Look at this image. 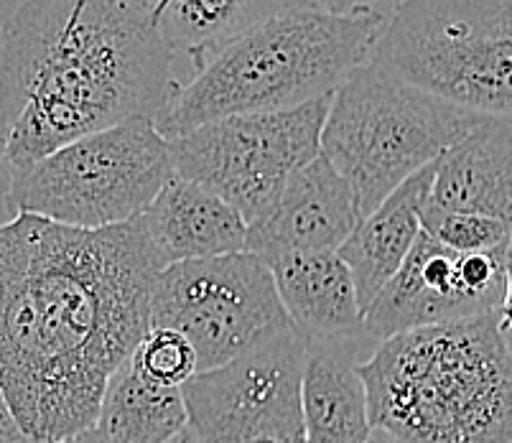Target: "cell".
<instances>
[{
  "mask_svg": "<svg viewBox=\"0 0 512 443\" xmlns=\"http://www.w3.org/2000/svg\"><path fill=\"white\" fill-rule=\"evenodd\" d=\"M370 59L469 113L510 118L512 0H398Z\"/></svg>",
  "mask_w": 512,
  "mask_h": 443,
  "instance_id": "8992f818",
  "label": "cell"
},
{
  "mask_svg": "<svg viewBox=\"0 0 512 443\" xmlns=\"http://www.w3.org/2000/svg\"><path fill=\"white\" fill-rule=\"evenodd\" d=\"M18 3H21V0H18Z\"/></svg>",
  "mask_w": 512,
  "mask_h": 443,
  "instance_id": "f1b7e54d",
  "label": "cell"
},
{
  "mask_svg": "<svg viewBox=\"0 0 512 443\" xmlns=\"http://www.w3.org/2000/svg\"><path fill=\"white\" fill-rule=\"evenodd\" d=\"M357 217L347 181L316 156L286 181L271 207L248 225L245 253L263 263L286 255L337 253L352 235Z\"/></svg>",
  "mask_w": 512,
  "mask_h": 443,
  "instance_id": "7c38bea8",
  "label": "cell"
},
{
  "mask_svg": "<svg viewBox=\"0 0 512 443\" xmlns=\"http://www.w3.org/2000/svg\"><path fill=\"white\" fill-rule=\"evenodd\" d=\"M436 161L406 179L388 199L377 204L357 222L337 255L355 281L357 301L365 311L385 283L398 273L413 242L421 235V209L426 207L434 184Z\"/></svg>",
  "mask_w": 512,
  "mask_h": 443,
  "instance_id": "2e32d148",
  "label": "cell"
},
{
  "mask_svg": "<svg viewBox=\"0 0 512 443\" xmlns=\"http://www.w3.org/2000/svg\"><path fill=\"white\" fill-rule=\"evenodd\" d=\"M428 202L446 212L479 214L510 225L512 123L484 118L436 158Z\"/></svg>",
  "mask_w": 512,
  "mask_h": 443,
  "instance_id": "9a60e30c",
  "label": "cell"
},
{
  "mask_svg": "<svg viewBox=\"0 0 512 443\" xmlns=\"http://www.w3.org/2000/svg\"><path fill=\"white\" fill-rule=\"evenodd\" d=\"M385 21L388 11H327L301 0L217 51L181 82L153 125L174 141L212 120L332 97L372 57Z\"/></svg>",
  "mask_w": 512,
  "mask_h": 443,
  "instance_id": "277c9868",
  "label": "cell"
},
{
  "mask_svg": "<svg viewBox=\"0 0 512 443\" xmlns=\"http://www.w3.org/2000/svg\"><path fill=\"white\" fill-rule=\"evenodd\" d=\"M128 359L138 375L164 387H181L197 375L192 344L171 329L151 326Z\"/></svg>",
  "mask_w": 512,
  "mask_h": 443,
  "instance_id": "44dd1931",
  "label": "cell"
},
{
  "mask_svg": "<svg viewBox=\"0 0 512 443\" xmlns=\"http://www.w3.org/2000/svg\"><path fill=\"white\" fill-rule=\"evenodd\" d=\"M510 306V245L456 253L421 230L398 273L362 311L372 339L472 319Z\"/></svg>",
  "mask_w": 512,
  "mask_h": 443,
  "instance_id": "8fae6325",
  "label": "cell"
},
{
  "mask_svg": "<svg viewBox=\"0 0 512 443\" xmlns=\"http://www.w3.org/2000/svg\"><path fill=\"white\" fill-rule=\"evenodd\" d=\"M105 3H113V6L123 8L128 13H136L141 18L151 16V0H105Z\"/></svg>",
  "mask_w": 512,
  "mask_h": 443,
  "instance_id": "d4e9b609",
  "label": "cell"
},
{
  "mask_svg": "<svg viewBox=\"0 0 512 443\" xmlns=\"http://www.w3.org/2000/svg\"><path fill=\"white\" fill-rule=\"evenodd\" d=\"M164 268L138 217L105 230L34 214L0 225V390L29 441L95 426L107 380L151 329Z\"/></svg>",
  "mask_w": 512,
  "mask_h": 443,
  "instance_id": "6da1fadb",
  "label": "cell"
},
{
  "mask_svg": "<svg viewBox=\"0 0 512 443\" xmlns=\"http://www.w3.org/2000/svg\"><path fill=\"white\" fill-rule=\"evenodd\" d=\"M329 97L278 113L230 115L169 143L174 174L225 199L245 222L271 207L278 191L319 156Z\"/></svg>",
  "mask_w": 512,
  "mask_h": 443,
  "instance_id": "9c48e42d",
  "label": "cell"
},
{
  "mask_svg": "<svg viewBox=\"0 0 512 443\" xmlns=\"http://www.w3.org/2000/svg\"><path fill=\"white\" fill-rule=\"evenodd\" d=\"M304 339L291 329L245 357L181 385L199 443H304Z\"/></svg>",
  "mask_w": 512,
  "mask_h": 443,
  "instance_id": "30bf717a",
  "label": "cell"
},
{
  "mask_svg": "<svg viewBox=\"0 0 512 443\" xmlns=\"http://www.w3.org/2000/svg\"><path fill=\"white\" fill-rule=\"evenodd\" d=\"M377 347L367 331L304 342L301 423L304 443H365L370 436L367 393L357 365Z\"/></svg>",
  "mask_w": 512,
  "mask_h": 443,
  "instance_id": "4fadbf2b",
  "label": "cell"
},
{
  "mask_svg": "<svg viewBox=\"0 0 512 443\" xmlns=\"http://www.w3.org/2000/svg\"><path fill=\"white\" fill-rule=\"evenodd\" d=\"M301 0H151L153 31L171 57L192 62L194 72L258 23Z\"/></svg>",
  "mask_w": 512,
  "mask_h": 443,
  "instance_id": "ac0fdd59",
  "label": "cell"
},
{
  "mask_svg": "<svg viewBox=\"0 0 512 443\" xmlns=\"http://www.w3.org/2000/svg\"><path fill=\"white\" fill-rule=\"evenodd\" d=\"M0 443H34L23 436V431L18 428L16 418H13L11 408L3 398V390H0Z\"/></svg>",
  "mask_w": 512,
  "mask_h": 443,
  "instance_id": "603a6c76",
  "label": "cell"
},
{
  "mask_svg": "<svg viewBox=\"0 0 512 443\" xmlns=\"http://www.w3.org/2000/svg\"><path fill=\"white\" fill-rule=\"evenodd\" d=\"M57 443H113V441H110V438H107L102 431H97L95 426H90V428H82V431L72 433V436L62 438V441H57Z\"/></svg>",
  "mask_w": 512,
  "mask_h": 443,
  "instance_id": "cb8c5ba5",
  "label": "cell"
},
{
  "mask_svg": "<svg viewBox=\"0 0 512 443\" xmlns=\"http://www.w3.org/2000/svg\"><path fill=\"white\" fill-rule=\"evenodd\" d=\"M138 222L164 265L245 253L248 222L240 212L176 174L161 186Z\"/></svg>",
  "mask_w": 512,
  "mask_h": 443,
  "instance_id": "5bb4252c",
  "label": "cell"
},
{
  "mask_svg": "<svg viewBox=\"0 0 512 443\" xmlns=\"http://www.w3.org/2000/svg\"><path fill=\"white\" fill-rule=\"evenodd\" d=\"M357 372L370 426L403 443H510V306L383 339Z\"/></svg>",
  "mask_w": 512,
  "mask_h": 443,
  "instance_id": "3957f363",
  "label": "cell"
},
{
  "mask_svg": "<svg viewBox=\"0 0 512 443\" xmlns=\"http://www.w3.org/2000/svg\"><path fill=\"white\" fill-rule=\"evenodd\" d=\"M151 326L192 344L197 375L291 331L268 265L253 253L166 265L151 291Z\"/></svg>",
  "mask_w": 512,
  "mask_h": 443,
  "instance_id": "ba28073f",
  "label": "cell"
},
{
  "mask_svg": "<svg viewBox=\"0 0 512 443\" xmlns=\"http://www.w3.org/2000/svg\"><path fill=\"white\" fill-rule=\"evenodd\" d=\"M148 18L105 0H21L0 21L6 171L128 120H156L181 87Z\"/></svg>",
  "mask_w": 512,
  "mask_h": 443,
  "instance_id": "7a4b0ae2",
  "label": "cell"
},
{
  "mask_svg": "<svg viewBox=\"0 0 512 443\" xmlns=\"http://www.w3.org/2000/svg\"><path fill=\"white\" fill-rule=\"evenodd\" d=\"M95 428L113 443H166L186 428L181 387L156 385L125 359L107 380Z\"/></svg>",
  "mask_w": 512,
  "mask_h": 443,
  "instance_id": "d6986e66",
  "label": "cell"
},
{
  "mask_svg": "<svg viewBox=\"0 0 512 443\" xmlns=\"http://www.w3.org/2000/svg\"><path fill=\"white\" fill-rule=\"evenodd\" d=\"M166 443H199V441H197V438H194V433L189 431V426H186V428H181V431L176 433V436H171Z\"/></svg>",
  "mask_w": 512,
  "mask_h": 443,
  "instance_id": "4316f807",
  "label": "cell"
},
{
  "mask_svg": "<svg viewBox=\"0 0 512 443\" xmlns=\"http://www.w3.org/2000/svg\"><path fill=\"white\" fill-rule=\"evenodd\" d=\"M0 171H6V161H3V138H0Z\"/></svg>",
  "mask_w": 512,
  "mask_h": 443,
  "instance_id": "83f0119b",
  "label": "cell"
},
{
  "mask_svg": "<svg viewBox=\"0 0 512 443\" xmlns=\"http://www.w3.org/2000/svg\"><path fill=\"white\" fill-rule=\"evenodd\" d=\"M265 265L288 321L304 342L365 331L355 281L337 253L286 255Z\"/></svg>",
  "mask_w": 512,
  "mask_h": 443,
  "instance_id": "e0dca14e",
  "label": "cell"
},
{
  "mask_svg": "<svg viewBox=\"0 0 512 443\" xmlns=\"http://www.w3.org/2000/svg\"><path fill=\"white\" fill-rule=\"evenodd\" d=\"M171 174L169 143L153 120H128L6 171L8 202L16 214L105 230L141 217Z\"/></svg>",
  "mask_w": 512,
  "mask_h": 443,
  "instance_id": "52a82bcc",
  "label": "cell"
},
{
  "mask_svg": "<svg viewBox=\"0 0 512 443\" xmlns=\"http://www.w3.org/2000/svg\"><path fill=\"white\" fill-rule=\"evenodd\" d=\"M421 230L439 245L456 253H482L495 247L510 245V225L500 219L479 214L446 212L426 202L421 209Z\"/></svg>",
  "mask_w": 512,
  "mask_h": 443,
  "instance_id": "ffe728a7",
  "label": "cell"
},
{
  "mask_svg": "<svg viewBox=\"0 0 512 443\" xmlns=\"http://www.w3.org/2000/svg\"><path fill=\"white\" fill-rule=\"evenodd\" d=\"M327 11H390L398 0H309Z\"/></svg>",
  "mask_w": 512,
  "mask_h": 443,
  "instance_id": "7402d4cb",
  "label": "cell"
},
{
  "mask_svg": "<svg viewBox=\"0 0 512 443\" xmlns=\"http://www.w3.org/2000/svg\"><path fill=\"white\" fill-rule=\"evenodd\" d=\"M482 120L367 59L329 97L319 156L347 181L362 219Z\"/></svg>",
  "mask_w": 512,
  "mask_h": 443,
  "instance_id": "5b68a950",
  "label": "cell"
},
{
  "mask_svg": "<svg viewBox=\"0 0 512 443\" xmlns=\"http://www.w3.org/2000/svg\"><path fill=\"white\" fill-rule=\"evenodd\" d=\"M365 443H403V441H400V438H395V436H390V433L383 431V428H372Z\"/></svg>",
  "mask_w": 512,
  "mask_h": 443,
  "instance_id": "484cf974",
  "label": "cell"
}]
</instances>
